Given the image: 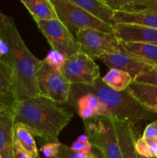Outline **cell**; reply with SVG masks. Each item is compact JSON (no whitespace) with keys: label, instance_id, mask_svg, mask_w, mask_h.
I'll list each match as a JSON object with an SVG mask.
<instances>
[{"label":"cell","instance_id":"1","mask_svg":"<svg viewBox=\"0 0 157 158\" xmlns=\"http://www.w3.org/2000/svg\"><path fill=\"white\" fill-rule=\"evenodd\" d=\"M0 36L9 46V53L5 63L12 67L15 77V95L17 102L41 96L37 74L42 60L30 52L18 32L13 19L0 11Z\"/></svg>","mask_w":157,"mask_h":158},{"label":"cell","instance_id":"2","mask_svg":"<svg viewBox=\"0 0 157 158\" xmlns=\"http://www.w3.org/2000/svg\"><path fill=\"white\" fill-rule=\"evenodd\" d=\"M14 114L15 124L22 125L47 143L58 142L60 133L73 117L72 113L42 96L16 102Z\"/></svg>","mask_w":157,"mask_h":158},{"label":"cell","instance_id":"3","mask_svg":"<svg viewBox=\"0 0 157 158\" xmlns=\"http://www.w3.org/2000/svg\"><path fill=\"white\" fill-rule=\"evenodd\" d=\"M91 94L107 106L109 114L129 123L132 128L143 121H156L157 114L135 98L129 89L118 92L106 84L99 77L92 85H72L68 103L72 106L81 96Z\"/></svg>","mask_w":157,"mask_h":158},{"label":"cell","instance_id":"4","mask_svg":"<svg viewBox=\"0 0 157 158\" xmlns=\"http://www.w3.org/2000/svg\"><path fill=\"white\" fill-rule=\"evenodd\" d=\"M83 122L89 143L99 151L103 158H122L112 114L94 117Z\"/></svg>","mask_w":157,"mask_h":158},{"label":"cell","instance_id":"5","mask_svg":"<svg viewBox=\"0 0 157 158\" xmlns=\"http://www.w3.org/2000/svg\"><path fill=\"white\" fill-rule=\"evenodd\" d=\"M58 19L65 25L69 32L75 34L82 29H94L106 32H113L112 27L97 19L91 14L71 0H50Z\"/></svg>","mask_w":157,"mask_h":158},{"label":"cell","instance_id":"6","mask_svg":"<svg viewBox=\"0 0 157 158\" xmlns=\"http://www.w3.org/2000/svg\"><path fill=\"white\" fill-rule=\"evenodd\" d=\"M78 51L92 60L121 51L120 42L113 32L94 29H82L75 34Z\"/></svg>","mask_w":157,"mask_h":158},{"label":"cell","instance_id":"7","mask_svg":"<svg viewBox=\"0 0 157 158\" xmlns=\"http://www.w3.org/2000/svg\"><path fill=\"white\" fill-rule=\"evenodd\" d=\"M34 21L52 50L64 54L67 58L79 52L75 37L58 19Z\"/></svg>","mask_w":157,"mask_h":158},{"label":"cell","instance_id":"8","mask_svg":"<svg viewBox=\"0 0 157 158\" xmlns=\"http://www.w3.org/2000/svg\"><path fill=\"white\" fill-rule=\"evenodd\" d=\"M60 72L72 85H92L100 77L97 63L82 52L68 57Z\"/></svg>","mask_w":157,"mask_h":158},{"label":"cell","instance_id":"9","mask_svg":"<svg viewBox=\"0 0 157 158\" xmlns=\"http://www.w3.org/2000/svg\"><path fill=\"white\" fill-rule=\"evenodd\" d=\"M37 81L41 96L58 104L68 103L72 84L61 72L54 70L44 60L38 71Z\"/></svg>","mask_w":157,"mask_h":158},{"label":"cell","instance_id":"10","mask_svg":"<svg viewBox=\"0 0 157 158\" xmlns=\"http://www.w3.org/2000/svg\"><path fill=\"white\" fill-rule=\"evenodd\" d=\"M98 60L110 69H119L128 73L133 81L142 74L149 72L155 68V66L123 51L103 55Z\"/></svg>","mask_w":157,"mask_h":158},{"label":"cell","instance_id":"11","mask_svg":"<svg viewBox=\"0 0 157 158\" xmlns=\"http://www.w3.org/2000/svg\"><path fill=\"white\" fill-rule=\"evenodd\" d=\"M112 29L122 43H143L157 46V29L135 25L114 24Z\"/></svg>","mask_w":157,"mask_h":158},{"label":"cell","instance_id":"12","mask_svg":"<svg viewBox=\"0 0 157 158\" xmlns=\"http://www.w3.org/2000/svg\"><path fill=\"white\" fill-rule=\"evenodd\" d=\"M14 106L0 110V156L2 158H14Z\"/></svg>","mask_w":157,"mask_h":158},{"label":"cell","instance_id":"13","mask_svg":"<svg viewBox=\"0 0 157 158\" xmlns=\"http://www.w3.org/2000/svg\"><path fill=\"white\" fill-rule=\"evenodd\" d=\"M114 24L135 25L157 29V12L149 10L115 11Z\"/></svg>","mask_w":157,"mask_h":158},{"label":"cell","instance_id":"14","mask_svg":"<svg viewBox=\"0 0 157 158\" xmlns=\"http://www.w3.org/2000/svg\"><path fill=\"white\" fill-rule=\"evenodd\" d=\"M115 128L122 158H139L135 151V135L129 123L114 117Z\"/></svg>","mask_w":157,"mask_h":158},{"label":"cell","instance_id":"15","mask_svg":"<svg viewBox=\"0 0 157 158\" xmlns=\"http://www.w3.org/2000/svg\"><path fill=\"white\" fill-rule=\"evenodd\" d=\"M102 23L112 27L114 25L113 9L104 2L103 0H71Z\"/></svg>","mask_w":157,"mask_h":158},{"label":"cell","instance_id":"16","mask_svg":"<svg viewBox=\"0 0 157 158\" xmlns=\"http://www.w3.org/2000/svg\"><path fill=\"white\" fill-rule=\"evenodd\" d=\"M123 52L137 57L146 63L157 67V46L143 43H122Z\"/></svg>","mask_w":157,"mask_h":158},{"label":"cell","instance_id":"17","mask_svg":"<svg viewBox=\"0 0 157 158\" xmlns=\"http://www.w3.org/2000/svg\"><path fill=\"white\" fill-rule=\"evenodd\" d=\"M33 19L52 20L58 19L50 0H22Z\"/></svg>","mask_w":157,"mask_h":158},{"label":"cell","instance_id":"18","mask_svg":"<svg viewBox=\"0 0 157 158\" xmlns=\"http://www.w3.org/2000/svg\"><path fill=\"white\" fill-rule=\"evenodd\" d=\"M128 89L136 100L148 108L157 107V87L132 81Z\"/></svg>","mask_w":157,"mask_h":158},{"label":"cell","instance_id":"19","mask_svg":"<svg viewBox=\"0 0 157 158\" xmlns=\"http://www.w3.org/2000/svg\"><path fill=\"white\" fill-rule=\"evenodd\" d=\"M14 140L34 158H40L33 135L21 124H15Z\"/></svg>","mask_w":157,"mask_h":158},{"label":"cell","instance_id":"20","mask_svg":"<svg viewBox=\"0 0 157 158\" xmlns=\"http://www.w3.org/2000/svg\"><path fill=\"white\" fill-rule=\"evenodd\" d=\"M102 79L107 86L118 92L127 89L133 81L129 74L116 69H110Z\"/></svg>","mask_w":157,"mask_h":158},{"label":"cell","instance_id":"21","mask_svg":"<svg viewBox=\"0 0 157 158\" xmlns=\"http://www.w3.org/2000/svg\"><path fill=\"white\" fill-rule=\"evenodd\" d=\"M78 105H83L88 107H90L93 110L95 113L96 117H101V116L109 115V111L107 106L103 104L97 97L91 94H85L78 97L72 106L76 107Z\"/></svg>","mask_w":157,"mask_h":158},{"label":"cell","instance_id":"22","mask_svg":"<svg viewBox=\"0 0 157 158\" xmlns=\"http://www.w3.org/2000/svg\"><path fill=\"white\" fill-rule=\"evenodd\" d=\"M15 92V77L12 67L8 63L0 61V93L13 94Z\"/></svg>","mask_w":157,"mask_h":158},{"label":"cell","instance_id":"23","mask_svg":"<svg viewBox=\"0 0 157 158\" xmlns=\"http://www.w3.org/2000/svg\"><path fill=\"white\" fill-rule=\"evenodd\" d=\"M157 150V140L145 139L140 137L135 141V151L137 154L147 158H155Z\"/></svg>","mask_w":157,"mask_h":158},{"label":"cell","instance_id":"24","mask_svg":"<svg viewBox=\"0 0 157 158\" xmlns=\"http://www.w3.org/2000/svg\"><path fill=\"white\" fill-rule=\"evenodd\" d=\"M149 10L157 12V0H128L122 11Z\"/></svg>","mask_w":157,"mask_h":158},{"label":"cell","instance_id":"25","mask_svg":"<svg viewBox=\"0 0 157 158\" xmlns=\"http://www.w3.org/2000/svg\"><path fill=\"white\" fill-rule=\"evenodd\" d=\"M66 59L67 57L64 54L52 49L50 52H48L47 56L44 59V61L54 70L60 72Z\"/></svg>","mask_w":157,"mask_h":158},{"label":"cell","instance_id":"26","mask_svg":"<svg viewBox=\"0 0 157 158\" xmlns=\"http://www.w3.org/2000/svg\"><path fill=\"white\" fill-rule=\"evenodd\" d=\"M134 81L157 87V67L154 68L149 72L142 74L141 76L137 77Z\"/></svg>","mask_w":157,"mask_h":158},{"label":"cell","instance_id":"27","mask_svg":"<svg viewBox=\"0 0 157 158\" xmlns=\"http://www.w3.org/2000/svg\"><path fill=\"white\" fill-rule=\"evenodd\" d=\"M59 142L57 143H47L41 147L40 151L46 158H55L58 154L60 147Z\"/></svg>","mask_w":157,"mask_h":158},{"label":"cell","instance_id":"28","mask_svg":"<svg viewBox=\"0 0 157 158\" xmlns=\"http://www.w3.org/2000/svg\"><path fill=\"white\" fill-rule=\"evenodd\" d=\"M71 149L75 153H83L85 154H90L92 153V146L89 141L83 142L75 140L73 142L72 146L70 147Z\"/></svg>","mask_w":157,"mask_h":158},{"label":"cell","instance_id":"29","mask_svg":"<svg viewBox=\"0 0 157 158\" xmlns=\"http://www.w3.org/2000/svg\"><path fill=\"white\" fill-rule=\"evenodd\" d=\"M16 102V99L13 94L0 93V110L10 106H13Z\"/></svg>","mask_w":157,"mask_h":158},{"label":"cell","instance_id":"30","mask_svg":"<svg viewBox=\"0 0 157 158\" xmlns=\"http://www.w3.org/2000/svg\"><path fill=\"white\" fill-rule=\"evenodd\" d=\"M55 158H78L77 153L74 152L71 148L63 143H60L59 151Z\"/></svg>","mask_w":157,"mask_h":158},{"label":"cell","instance_id":"31","mask_svg":"<svg viewBox=\"0 0 157 158\" xmlns=\"http://www.w3.org/2000/svg\"><path fill=\"white\" fill-rule=\"evenodd\" d=\"M75 108H76L77 111H78V115L83 119V121L89 120V119L92 118L94 117H96L95 111L92 109H91L90 107L83 106V105H78Z\"/></svg>","mask_w":157,"mask_h":158},{"label":"cell","instance_id":"32","mask_svg":"<svg viewBox=\"0 0 157 158\" xmlns=\"http://www.w3.org/2000/svg\"><path fill=\"white\" fill-rule=\"evenodd\" d=\"M143 138L155 139L157 140V120L149 123L145 128L143 134Z\"/></svg>","mask_w":157,"mask_h":158},{"label":"cell","instance_id":"33","mask_svg":"<svg viewBox=\"0 0 157 158\" xmlns=\"http://www.w3.org/2000/svg\"><path fill=\"white\" fill-rule=\"evenodd\" d=\"M14 158H34L14 140Z\"/></svg>","mask_w":157,"mask_h":158},{"label":"cell","instance_id":"34","mask_svg":"<svg viewBox=\"0 0 157 158\" xmlns=\"http://www.w3.org/2000/svg\"><path fill=\"white\" fill-rule=\"evenodd\" d=\"M9 53V46L3 39L0 36V61L6 62Z\"/></svg>","mask_w":157,"mask_h":158},{"label":"cell","instance_id":"35","mask_svg":"<svg viewBox=\"0 0 157 158\" xmlns=\"http://www.w3.org/2000/svg\"><path fill=\"white\" fill-rule=\"evenodd\" d=\"M76 140L80 142H83V143H85V142L89 141V139H88V137L86 136V134H82L79 137H78V138L76 139Z\"/></svg>","mask_w":157,"mask_h":158},{"label":"cell","instance_id":"36","mask_svg":"<svg viewBox=\"0 0 157 158\" xmlns=\"http://www.w3.org/2000/svg\"><path fill=\"white\" fill-rule=\"evenodd\" d=\"M149 109H150L151 110L153 111L155 114H157V107H149Z\"/></svg>","mask_w":157,"mask_h":158},{"label":"cell","instance_id":"37","mask_svg":"<svg viewBox=\"0 0 157 158\" xmlns=\"http://www.w3.org/2000/svg\"><path fill=\"white\" fill-rule=\"evenodd\" d=\"M138 155H139V154H138ZM139 158H147V157H143V156H140V155H139Z\"/></svg>","mask_w":157,"mask_h":158},{"label":"cell","instance_id":"38","mask_svg":"<svg viewBox=\"0 0 157 158\" xmlns=\"http://www.w3.org/2000/svg\"><path fill=\"white\" fill-rule=\"evenodd\" d=\"M155 158H157V150H156V152H155Z\"/></svg>","mask_w":157,"mask_h":158},{"label":"cell","instance_id":"39","mask_svg":"<svg viewBox=\"0 0 157 158\" xmlns=\"http://www.w3.org/2000/svg\"><path fill=\"white\" fill-rule=\"evenodd\" d=\"M0 158H2V157H1V156H0Z\"/></svg>","mask_w":157,"mask_h":158}]
</instances>
